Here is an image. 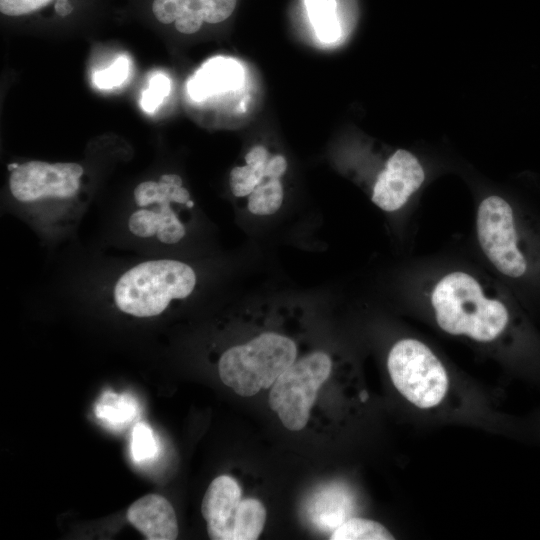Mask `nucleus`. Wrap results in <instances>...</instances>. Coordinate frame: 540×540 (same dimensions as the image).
Returning <instances> with one entry per match:
<instances>
[{
  "label": "nucleus",
  "mask_w": 540,
  "mask_h": 540,
  "mask_svg": "<svg viewBox=\"0 0 540 540\" xmlns=\"http://www.w3.org/2000/svg\"><path fill=\"white\" fill-rule=\"evenodd\" d=\"M237 0H150L154 20L162 25L174 24L182 34H194L204 23L218 24L228 19Z\"/></svg>",
  "instance_id": "10"
},
{
  "label": "nucleus",
  "mask_w": 540,
  "mask_h": 540,
  "mask_svg": "<svg viewBox=\"0 0 540 540\" xmlns=\"http://www.w3.org/2000/svg\"><path fill=\"white\" fill-rule=\"evenodd\" d=\"M241 66L232 59L214 58L195 74L188 84L190 96L201 101L211 95L224 93L240 86Z\"/></svg>",
  "instance_id": "13"
},
{
  "label": "nucleus",
  "mask_w": 540,
  "mask_h": 540,
  "mask_svg": "<svg viewBox=\"0 0 540 540\" xmlns=\"http://www.w3.org/2000/svg\"><path fill=\"white\" fill-rule=\"evenodd\" d=\"M424 178V170L416 156L399 149L390 156L377 176L372 202L383 211L395 212L419 189Z\"/></svg>",
  "instance_id": "9"
},
{
  "label": "nucleus",
  "mask_w": 540,
  "mask_h": 540,
  "mask_svg": "<svg viewBox=\"0 0 540 540\" xmlns=\"http://www.w3.org/2000/svg\"><path fill=\"white\" fill-rule=\"evenodd\" d=\"M195 270L175 259L146 260L123 272L112 287V300L122 313L136 318L156 317L175 301L193 293Z\"/></svg>",
  "instance_id": "2"
},
{
  "label": "nucleus",
  "mask_w": 540,
  "mask_h": 540,
  "mask_svg": "<svg viewBox=\"0 0 540 540\" xmlns=\"http://www.w3.org/2000/svg\"><path fill=\"white\" fill-rule=\"evenodd\" d=\"M476 230L483 253L500 273L518 278L526 272L527 261L518 247L513 210L505 199L492 195L481 201Z\"/></svg>",
  "instance_id": "8"
},
{
  "label": "nucleus",
  "mask_w": 540,
  "mask_h": 540,
  "mask_svg": "<svg viewBox=\"0 0 540 540\" xmlns=\"http://www.w3.org/2000/svg\"><path fill=\"white\" fill-rule=\"evenodd\" d=\"M266 515V509L258 499H242L235 513L233 540L257 539L263 530Z\"/></svg>",
  "instance_id": "16"
},
{
  "label": "nucleus",
  "mask_w": 540,
  "mask_h": 540,
  "mask_svg": "<svg viewBox=\"0 0 540 540\" xmlns=\"http://www.w3.org/2000/svg\"><path fill=\"white\" fill-rule=\"evenodd\" d=\"M270 157L271 154L264 146L257 145L245 155V165L236 166L231 170L229 185L235 197L247 198L255 188L274 179L266 174V165Z\"/></svg>",
  "instance_id": "14"
},
{
  "label": "nucleus",
  "mask_w": 540,
  "mask_h": 540,
  "mask_svg": "<svg viewBox=\"0 0 540 540\" xmlns=\"http://www.w3.org/2000/svg\"><path fill=\"white\" fill-rule=\"evenodd\" d=\"M387 368L397 391L418 408L438 406L448 392L449 378L444 365L417 339L397 341L388 353Z\"/></svg>",
  "instance_id": "6"
},
{
  "label": "nucleus",
  "mask_w": 540,
  "mask_h": 540,
  "mask_svg": "<svg viewBox=\"0 0 540 540\" xmlns=\"http://www.w3.org/2000/svg\"><path fill=\"white\" fill-rule=\"evenodd\" d=\"M194 201L176 174L138 184L128 214L129 232L140 239L163 245L181 242L193 218Z\"/></svg>",
  "instance_id": "4"
},
{
  "label": "nucleus",
  "mask_w": 540,
  "mask_h": 540,
  "mask_svg": "<svg viewBox=\"0 0 540 540\" xmlns=\"http://www.w3.org/2000/svg\"><path fill=\"white\" fill-rule=\"evenodd\" d=\"M332 366L326 352L314 351L296 360L274 382L269 405L287 429L299 431L306 426L318 391L329 378Z\"/></svg>",
  "instance_id": "7"
},
{
  "label": "nucleus",
  "mask_w": 540,
  "mask_h": 540,
  "mask_svg": "<svg viewBox=\"0 0 540 540\" xmlns=\"http://www.w3.org/2000/svg\"><path fill=\"white\" fill-rule=\"evenodd\" d=\"M305 5L318 38L328 43L336 41L341 27L335 0H305Z\"/></svg>",
  "instance_id": "18"
},
{
  "label": "nucleus",
  "mask_w": 540,
  "mask_h": 540,
  "mask_svg": "<svg viewBox=\"0 0 540 540\" xmlns=\"http://www.w3.org/2000/svg\"><path fill=\"white\" fill-rule=\"evenodd\" d=\"M430 302L437 325L446 333L478 342L496 340L509 323V311L481 282L463 271H452L434 285Z\"/></svg>",
  "instance_id": "1"
},
{
  "label": "nucleus",
  "mask_w": 540,
  "mask_h": 540,
  "mask_svg": "<svg viewBox=\"0 0 540 540\" xmlns=\"http://www.w3.org/2000/svg\"><path fill=\"white\" fill-rule=\"evenodd\" d=\"M241 496V487L228 475L218 476L210 483L202 500L201 513L211 539L233 540L234 518Z\"/></svg>",
  "instance_id": "11"
},
{
  "label": "nucleus",
  "mask_w": 540,
  "mask_h": 540,
  "mask_svg": "<svg viewBox=\"0 0 540 540\" xmlns=\"http://www.w3.org/2000/svg\"><path fill=\"white\" fill-rule=\"evenodd\" d=\"M128 70L127 59L120 57L109 68L95 73L94 82L100 88L120 85L126 79Z\"/></svg>",
  "instance_id": "23"
},
{
  "label": "nucleus",
  "mask_w": 540,
  "mask_h": 540,
  "mask_svg": "<svg viewBox=\"0 0 540 540\" xmlns=\"http://www.w3.org/2000/svg\"><path fill=\"white\" fill-rule=\"evenodd\" d=\"M77 0H0V12L7 18L20 19L45 13L50 10L60 19L76 13Z\"/></svg>",
  "instance_id": "15"
},
{
  "label": "nucleus",
  "mask_w": 540,
  "mask_h": 540,
  "mask_svg": "<svg viewBox=\"0 0 540 540\" xmlns=\"http://www.w3.org/2000/svg\"><path fill=\"white\" fill-rule=\"evenodd\" d=\"M170 81L162 74L154 75L150 81L148 88L144 90L141 97L142 108L149 113L154 112L162 103L163 99L169 94Z\"/></svg>",
  "instance_id": "22"
},
{
  "label": "nucleus",
  "mask_w": 540,
  "mask_h": 540,
  "mask_svg": "<svg viewBox=\"0 0 540 540\" xmlns=\"http://www.w3.org/2000/svg\"><path fill=\"white\" fill-rule=\"evenodd\" d=\"M158 453V442L149 425L144 422L135 424L131 435V456L135 462L153 459Z\"/></svg>",
  "instance_id": "21"
},
{
  "label": "nucleus",
  "mask_w": 540,
  "mask_h": 540,
  "mask_svg": "<svg viewBox=\"0 0 540 540\" xmlns=\"http://www.w3.org/2000/svg\"><path fill=\"white\" fill-rule=\"evenodd\" d=\"M297 344L277 332H264L228 348L218 362L222 382L243 397L274 384L297 358Z\"/></svg>",
  "instance_id": "5"
},
{
  "label": "nucleus",
  "mask_w": 540,
  "mask_h": 540,
  "mask_svg": "<svg viewBox=\"0 0 540 540\" xmlns=\"http://www.w3.org/2000/svg\"><path fill=\"white\" fill-rule=\"evenodd\" d=\"M283 198L284 191L280 179H270L255 188L247 197V208L254 215H272L280 209Z\"/></svg>",
  "instance_id": "20"
},
{
  "label": "nucleus",
  "mask_w": 540,
  "mask_h": 540,
  "mask_svg": "<svg viewBox=\"0 0 540 540\" xmlns=\"http://www.w3.org/2000/svg\"><path fill=\"white\" fill-rule=\"evenodd\" d=\"M13 198L33 210L49 225H63L76 218L72 212L82 191L84 169L72 162L32 160L9 166Z\"/></svg>",
  "instance_id": "3"
},
{
  "label": "nucleus",
  "mask_w": 540,
  "mask_h": 540,
  "mask_svg": "<svg viewBox=\"0 0 540 540\" xmlns=\"http://www.w3.org/2000/svg\"><path fill=\"white\" fill-rule=\"evenodd\" d=\"M97 418L111 426H123L134 420L138 414V404L129 394L117 395L105 392L95 406Z\"/></svg>",
  "instance_id": "17"
},
{
  "label": "nucleus",
  "mask_w": 540,
  "mask_h": 540,
  "mask_svg": "<svg viewBox=\"0 0 540 540\" xmlns=\"http://www.w3.org/2000/svg\"><path fill=\"white\" fill-rule=\"evenodd\" d=\"M331 540H393L394 536L381 523L352 517L339 524L330 536Z\"/></svg>",
  "instance_id": "19"
},
{
  "label": "nucleus",
  "mask_w": 540,
  "mask_h": 540,
  "mask_svg": "<svg viewBox=\"0 0 540 540\" xmlns=\"http://www.w3.org/2000/svg\"><path fill=\"white\" fill-rule=\"evenodd\" d=\"M127 519L148 540H174L178 536L175 511L161 495L148 494L133 502Z\"/></svg>",
  "instance_id": "12"
}]
</instances>
